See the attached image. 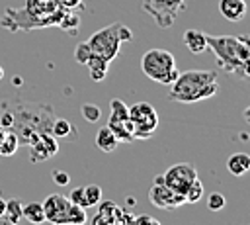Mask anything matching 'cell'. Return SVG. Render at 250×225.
Wrapping results in <instances>:
<instances>
[{"instance_id":"52a82bcc","label":"cell","mask_w":250,"mask_h":225,"mask_svg":"<svg viewBox=\"0 0 250 225\" xmlns=\"http://www.w3.org/2000/svg\"><path fill=\"white\" fill-rule=\"evenodd\" d=\"M188 0H141L143 10L154 20L160 29H168L186 10Z\"/></svg>"},{"instance_id":"d4e9b609","label":"cell","mask_w":250,"mask_h":225,"mask_svg":"<svg viewBox=\"0 0 250 225\" xmlns=\"http://www.w3.org/2000/svg\"><path fill=\"white\" fill-rule=\"evenodd\" d=\"M184 198H186V203H195V202H199V200L203 198V184H201L199 176H197V178L188 186V190H186Z\"/></svg>"},{"instance_id":"44dd1931","label":"cell","mask_w":250,"mask_h":225,"mask_svg":"<svg viewBox=\"0 0 250 225\" xmlns=\"http://www.w3.org/2000/svg\"><path fill=\"white\" fill-rule=\"evenodd\" d=\"M96 205H98V215H102L109 225H111V223L115 221V217L123 211L121 207H117V205H115L113 202H109V200H105V202H102V200H100Z\"/></svg>"},{"instance_id":"ffe728a7","label":"cell","mask_w":250,"mask_h":225,"mask_svg":"<svg viewBox=\"0 0 250 225\" xmlns=\"http://www.w3.org/2000/svg\"><path fill=\"white\" fill-rule=\"evenodd\" d=\"M21 207H23V203H21V200H18V198H12V200H6V209H4V217L8 219V223L10 225H18L23 217H21Z\"/></svg>"},{"instance_id":"8fae6325","label":"cell","mask_w":250,"mask_h":225,"mask_svg":"<svg viewBox=\"0 0 250 225\" xmlns=\"http://www.w3.org/2000/svg\"><path fill=\"white\" fill-rule=\"evenodd\" d=\"M148 200H150L152 205H156V207H160V209H174V207L186 203V198H184L182 194L172 192L170 188H166V186L160 184V182H154V184L150 186V190H148Z\"/></svg>"},{"instance_id":"277c9868","label":"cell","mask_w":250,"mask_h":225,"mask_svg":"<svg viewBox=\"0 0 250 225\" xmlns=\"http://www.w3.org/2000/svg\"><path fill=\"white\" fill-rule=\"evenodd\" d=\"M217 72L215 70H186L176 76V80L170 84L168 100L180 102V104H193L207 100L219 92V82H217Z\"/></svg>"},{"instance_id":"30bf717a","label":"cell","mask_w":250,"mask_h":225,"mask_svg":"<svg viewBox=\"0 0 250 225\" xmlns=\"http://www.w3.org/2000/svg\"><path fill=\"white\" fill-rule=\"evenodd\" d=\"M68 207L70 200L64 198L62 194H51L43 202V211H45V221L53 225H66L68 219Z\"/></svg>"},{"instance_id":"f1b7e54d","label":"cell","mask_w":250,"mask_h":225,"mask_svg":"<svg viewBox=\"0 0 250 225\" xmlns=\"http://www.w3.org/2000/svg\"><path fill=\"white\" fill-rule=\"evenodd\" d=\"M80 112H82V117L86 121H90V123H96L100 119V115H102V112H100V108L96 104H82Z\"/></svg>"},{"instance_id":"7c38bea8","label":"cell","mask_w":250,"mask_h":225,"mask_svg":"<svg viewBox=\"0 0 250 225\" xmlns=\"http://www.w3.org/2000/svg\"><path fill=\"white\" fill-rule=\"evenodd\" d=\"M57 141H66V143H74L78 141V129L68 121V119H59L55 117L51 123V131H49Z\"/></svg>"},{"instance_id":"7402d4cb","label":"cell","mask_w":250,"mask_h":225,"mask_svg":"<svg viewBox=\"0 0 250 225\" xmlns=\"http://www.w3.org/2000/svg\"><path fill=\"white\" fill-rule=\"evenodd\" d=\"M18 147H20L18 135L14 131H6L4 139L0 141V157H12V155H16Z\"/></svg>"},{"instance_id":"5bb4252c","label":"cell","mask_w":250,"mask_h":225,"mask_svg":"<svg viewBox=\"0 0 250 225\" xmlns=\"http://www.w3.org/2000/svg\"><path fill=\"white\" fill-rule=\"evenodd\" d=\"M182 41L188 47V51L193 53V55H199V53L207 51V35L199 29H186Z\"/></svg>"},{"instance_id":"ac0fdd59","label":"cell","mask_w":250,"mask_h":225,"mask_svg":"<svg viewBox=\"0 0 250 225\" xmlns=\"http://www.w3.org/2000/svg\"><path fill=\"white\" fill-rule=\"evenodd\" d=\"M86 67L90 68V78H92V80H96V82H100V80H104V78H105V74H107L109 61H105L104 57H100V55H94V53H92V57L88 59Z\"/></svg>"},{"instance_id":"f546056e","label":"cell","mask_w":250,"mask_h":225,"mask_svg":"<svg viewBox=\"0 0 250 225\" xmlns=\"http://www.w3.org/2000/svg\"><path fill=\"white\" fill-rule=\"evenodd\" d=\"M90 57H92V51H90L88 43H86V41H84V43H78L76 49H74V61L80 63V65H86Z\"/></svg>"},{"instance_id":"836d02e7","label":"cell","mask_w":250,"mask_h":225,"mask_svg":"<svg viewBox=\"0 0 250 225\" xmlns=\"http://www.w3.org/2000/svg\"><path fill=\"white\" fill-rule=\"evenodd\" d=\"M57 2H59V6L64 8V10H74L76 6L82 4V0H57Z\"/></svg>"},{"instance_id":"2e32d148","label":"cell","mask_w":250,"mask_h":225,"mask_svg":"<svg viewBox=\"0 0 250 225\" xmlns=\"http://www.w3.org/2000/svg\"><path fill=\"white\" fill-rule=\"evenodd\" d=\"M227 170L232 176H242L250 170V155L246 153H232L227 158Z\"/></svg>"},{"instance_id":"ba28073f","label":"cell","mask_w":250,"mask_h":225,"mask_svg":"<svg viewBox=\"0 0 250 225\" xmlns=\"http://www.w3.org/2000/svg\"><path fill=\"white\" fill-rule=\"evenodd\" d=\"M129 119L133 123L135 139H148L158 127V113L148 102H137L129 106Z\"/></svg>"},{"instance_id":"8992f818","label":"cell","mask_w":250,"mask_h":225,"mask_svg":"<svg viewBox=\"0 0 250 225\" xmlns=\"http://www.w3.org/2000/svg\"><path fill=\"white\" fill-rule=\"evenodd\" d=\"M86 43H88V47L94 55H100V57H104L105 61L111 63L117 57V53L121 49V43H123L121 41V23L115 22L111 25H105V27L98 29L96 33L90 35V39Z\"/></svg>"},{"instance_id":"7a4b0ae2","label":"cell","mask_w":250,"mask_h":225,"mask_svg":"<svg viewBox=\"0 0 250 225\" xmlns=\"http://www.w3.org/2000/svg\"><path fill=\"white\" fill-rule=\"evenodd\" d=\"M207 49L215 53L221 70L232 78L246 80L250 65V41L248 35H207Z\"/></svg>"},{"instance_id":"9a60e30c","label":"cell","mask_w":250,"mask_h":225,"mask_svg":"<svg viewBox=\"0 0 250 225\" xmlns=\"http://www.w3.org/2000/svg\"><path fill=\"white\" fill-rule=\"evenodd\" d=\"M107 127L111 129V133L115 135V139L119 143H131L135 141V131H133V123L131 119H123V121H107Z\"/></svg>"},{"instance_id":"d6986e66","label":"cell","mask_w":250,"mask_h":225,"mask_svg":"<svg viewBox=\"0 0 250 225\" xmlns=\"http://www.w3.org/2000/svg\"><path fill=\"white\" fill-rule=\"evenodd\" d=\"M21 217L25 221H29L31 225H41L45 223V211H43V203L39 202H29L21 207Z\"/></svg>"},{"instance_id":"e575fe53","label":"cell","mask_w":250,"mask_h":225,"mask_svg":"<svg viewBox=\"0 0 250 225\" xmlns=\"http://www.w3.org/2000/svg\"><path fill=\"white\" fill-rule=\"evenodd\" d=\"M92 225H109V223H107V221H105L102 215H96V217L92 219Z\"/></svg>"},{"instance_id":"f35d334b","label":"cell","mask_w":250,"mask_h":225,"mask_svg":"<svg viewBox=\"0 0 250 225\" xmlns=\"http://www.w3.org/2000/svg\"><path fill=\"white\" fill-rule=\"evenodd\" d=\"M2 76H4V68L0 67V80H2Z\"/></svg>"},{"instance_id":"5b68a950","label":"cell","mask_w":250,"mask_h":225,"mask_svg":"<svg viewBox=\"0 0 250 225\" xmlns=\"http://www.w3.org/2000/svg\"><path fill=\"white\" fill-rule=\"evenodd\" d=\"M141 68L150 80L158 84H172L180 74L174 55L166 49H148L141 59Z\"/></svg>"},{"instance_id":"e0dca14e","label":"cell","mask_w":250,"mask_h":225,"mask_svg":"<svg viewBox=\"0 0 250 225\" xmlns=\"http://www.w3.org/2000/svg\"><path fill=\"white\" fill-rule=\"evenodd\" d=\"M117 145H119V141L115 139V135L111 133V129H109L107 125H104V127L98 129V133H96V147H98L100 151H104V153H113V151L117 149Z\"/></svg>"},{"instance_id":"74e56055","label":"cell","mask_w":250,"mask_h":225,"mask_svg":"<svg viewBox=\"0 0 250 225\" xmlns=\"http://www.w3.org/2000/svg\"><path fill=\"white\" fill-rule=\"evenodd\" d=\"M0 225H10V223H8V219H6L4 215H0Z\"/></svg>"},{"instance_id":"3957f363","label":"cell","mask_w":250,"mask_h":225,"mask_svg":"<svg viewBox=\"0 0 250 225\" xmlns=\"http://www.w3.org/2000/svg\"><path fill=\"white\" fill-rule=\"evenodd\" d=\"M64 14L66 10L61 8L57 0H27L25 6L20 10L6 8V14L0 23L10 31H29L33 27L59 25Z\"/></svg>"},{"instance_id":"484cf974","label":"cell","mask_w":250,"mask_h":225,"mask_svg":"<svg viewBox=\"0 0 250 225\" xmlns=\"http://www.w3.org/2000/svg\"><path fill=\"white\" fill-rule=\"evenodd\" d=\"M78 25H80V18H78L72 10H66V14L62 16V20L59 22L57 27H61V29H64V31H68V33H74V31L78 29Z\"/></svg>"},{"instance_id":"4dcf8cb0","label":"cell","mask_w":250,"mask_h":225,"mask_svg":"<svg viewBox=\"0 0 250 225\" xmlns=\"http://www.w3.org/2000/svg\"><path fill=\"white\" fill-rule=\"evenodd\" d=\"M68 200H70L72 203H76V205L88 207V205H86V200H84V188H82V186H80V188H72L70 194H68Z\"/></svg>"},{"instance_id":"d590c367","label":"cell","mask_w":250,"mask_h":225,"mask_svg":"<svg viewBox=\"0 0 250 225\" xmlns=\"http://www.w3.org/2000/svg\"><path fill=\"white\" fill-rule=\"evenodd\" d=\"M4 209H6V200L0 196V215H4Z\"/></svg>"},{"instance_id":"4316f807","label":"cell","mask_w":250,"mask_h":225,"mask_svg":"<svg viewBox=\"0 0 250 225\" xmlns=\"http://www.w3.org/2000/svg\"><path fill=\"white\" fill-rule=\"evenodd\" d=\"M84 188V200H86V205L88 207H94L100 200H102V188L98 184H86L82 186Z\"/></svg>"},{"instance_id":"1f68e13d","label":"cell","mask_w":250,"mask_h":225,"mask_svg":"<svg viewBox=\"0 0 250 225\" xmlns=\"http://www.w3.org/2000/svg\"><path fill=\"white\" fill-rule=\"evenodd\" d=\"M53 180H55L57 186H68L70 176L66 172H62V170H53Z\"/></svg>"},{"instance_id":"8d00e7d4","label":"cell","mask_w":250,"mask_h":225,"mask_svg":"<svg viewBox=\"0 0 250 225\" xmlns=\"http://www.w3.org/2000/svg\"><path fill=\"white\" fill-rule=\"evenodd\" d=\"M6 131H8V129H4V127H2V125H0V141H2V139H4V135H6Z\"/></svg>"},{"instance_id":"6da1fadb","label":"cell","mask_w":250,"mask_h":225,"mask_svg":"<svg viewBox=\"0 0 250 225\" xmlns=\"http://www.w3.org/2000/svg\"><path fill=\"white\" fill-rule=\"evenodd\" d=\"M2 108H6L12 113V131L18 135L20 145L29 147L33 141H37L39 133L51 131L55 110L47 104L12 98V100H2Z\"/></svg>"},{"instance_id":"4fadbf2b","label":"cell","mask_w":250,"mask_h":225,"mask_svg":"<svg viewBox=\"0 0 250 225\" xmlns=\"http://www.w3.org/2000/svg\"><path fill=\"white\" fill-rule=\"evenodd\" d=\"M219 12L229 22H240L246 16L244 0H219Z\"/></svg>"},{"instance_id":"9c48e42d","label":"cell","mask_w":250,"mask_h":225,"mask_svg":"<svg viewBox=\"0 0 250 225\" xmlns=\"http://www.w3.org/2000/svg\"><path fill=\"white\" fill-rule=\"evenodd\" d=\"M197 178V170L191 162H178L162 174V184L176 194H186L188 186Z\"/></svg>"},{"instance_id":"603a6c76","label":"cell","mask_w":250,"mask_h":225,"mask_svg":"<svg viewBox=\"0 0 250 225\" xmlns=\"http://www.w3.org/2000/svg\"><path fill=\"white\" fill-rule=\"evenodd\" d=\"M123 119H129V106L123 100L113 98L111 100V113H109L107 121H123Z\"/></svg>"},{"instance_id":"d6a6232c","label":"cell","mask_w":250,"mask_h":225,"mask_svg":"<svg viewBox=\"0 0 250 225\" xmlns=\"http://www.w3.org/2000/svg\"><path fill=\"white\" fill-rule=\"evenodd\" d=\"M133 225H160V221H156L150 215H137L133 217Z\"/></svg>"},{"instance_id":"83f0119b","label":"cell","mask_w":250,"mask_h":225,"mask_svg":"<svg viewBox=\"0 0 250 225\" xmlns=\"http://www.w3.org/2000/svg\"><path fill=\"white\" fill-rule=\"evenodd\" d=\"M225 205H227V198L221 192H211L207 196V207L211 211H221V209H225Z\"/></svg>"},{"instance_id":"cb8c5ba5","label":"cell","mask_w":250,"mask_h":225,"mask_svg":"<svg viewBox=\"0 0 250 225\" xmlns=\"http://www.w3.org/2000/svg\"><path fill=\"white\" fill-rule=\"evenodd\" d=\"M86 221H88V215H86V207H82V205H76V203H72V202H70L66 225H84Z\"/></svg>"}]
</instances>
